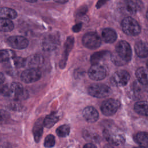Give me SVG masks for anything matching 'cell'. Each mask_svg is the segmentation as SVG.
Returning a JSON list of instances; mask_svg holds the SVG:
<instances>
[{
	"instance_id": "obj_22",
	"label": "cell",
	"mask_w": 148,
	"mask_h": 148,
	"mask_svg": "<svg viewBox=\"0 0 148 148\" xmlns=\"http://www.w3.org/2000/svg\"><path fill=\"white\" fill-rule=\"evenodd\" d=\"M134 110L136 113L143 116H148V102L141 101L137 102L134 105Z\"/></svg>"
},
{
	"instance_id": "obj_18",
	"label": "cell",
	"mask_w": 148,
	"mask_h": 148,
	"mask_svg": "<svg viewBox=\"0 0 148 148\" xmlns=\"http://www.w3.org/2000/svg\"><path fill=\"white\" fill-rule=\"evenodd\" d=\"M43 120L42 119H39L35 123L32 128V134L34 135V140L38 142L42 136L43 129Z\"/></svg>"
},
{
	"instance_id": "obj_38",
	"label": "cell",
	"mask_w": 148,
	"mask_h": 148,
	"mask_svg": "<svg viewBox=\"0 0 148 148\" xmlns=\"http://www.w3.org/2000/svg\"><path fill=\"white\" fill-rule=\"evenodd\" d=\"M26 1H28V2H34L35 1H36V0H25Z\"/></svg>"
},
{
	"instance_id": "obj_33",
	"label": "cell",
	"mask_w": 148,
	"mask_h": 148,
	"mask_svg": "<svg viewBox=\"0 0 148 148\" xmlns=\"http://www.w3.org/2000/svg\"><path fill=\"white\" fill-rule=\"evenodd\" d=\"M82 24L81 23H78L75 24L73 27H72V30L73 32H77L79 31H80L81 28H82Z\"/></svg>"
},
{
	"instance_id": "obj_17",
	"label": "cell",
	"mask_w": 148,
	"mask_h": 148,
	"mask_svg": "<svg viewBox=\"0 0 148 148\" xmlns=\"http://www.w3.org/2000/svg\"><path fill=\"white\" fill-rule=\"evenodd\" d=\"M135 51L137 56L140 58L148 57V43L138 41L135 45Z\"/></svg>"
},
{
	"instance_id": "obj_27",
	"label": "cell",
	"mask_w": 148,
	"mask_h": 148,
	"mask_svg": "<svg viewBox=\"0 0 148 148\" xmlns=\"http://www.w3.org/2000/svg\"><path fill=\"white\" fill-rule=\"evenodd\" d=\"M15 57V53L11 50H0V62L8 61Z\"/></svg>"
},
{
	"instance_id": "obj_40",
	"label": "cell",
	"mask_w": 148,
	"mask_h": 148,
	"mask_svg": "<svg viewBox=\"0 0 148 148\" xmlns=\"http://www.w3.org/2000/svg\"><path fill=\"white\" fill-rule=\"evenodd\" d=\"M134 148H146V147H134Z\"/></svg>"
},
{
	"instance_id": "obj_34",
	"label": "cell",
	"mask_w": 148,
	"mask_h": 148,
	"mask_svg": "<svg viewBox=\"0 0 148 148\" xmlns=\"http://www.w3.org/2000/svg\"><path fill=\"white\" fill-rule=\"evenodd\" d=\"M109 0H99L98 1V2L97 3L96 5V7L97 8H101L102 6H103L106 2H108Z\"/></svg>"
},
{
	"instance_id": "obj_23",
	"label": "cell",
	"mask_w": 148,
	"mask_h": 148,
	"mask_svg": "<svg viewBox=\"0 0 148 148\" xmlns=\"http://www.w3.org/2000/svg\"><path fill=\"white\" fill-rule=\"evenodd\" d=\"M17 17L16 12L11 8H0V18L14 19Z\"/></svg>"
},
{
	"instance_id": "obj_37",
	"label": "cell",
	"mask_w": 148,
	"mask_h": 148,
	"mask_svg": "<svg viewBox=\"0 0 148 148\" xmlns=\"http://www.w3.org/2000/svg\"><path fill=\"white\" fill-rule=\"evenodd\" d=\"M56 2L58 3H66L69 0H54Z\"/></svg>"
},
{
	"instance_id": "obj_29",
	"label": "cell",
	"mask_w": 148,
	"mask_h": 148,
	"mask_svg": "<svg viewBox=\"0 0 148 148\" xmlns=\"http://www.w3.org/2000/svg\"><path fill=\"white\" fill-rule=\"evenodd\" d=\"M70 132V127L66 124L62 125L56 130V134L60 137H65L68 136Z\"/></svg>"
},
{
	"instance_id": "obj_11",
	"label": "cell",
	"mask_w": 148,
	"mask_h": 148,
	"mask_svg": "<svg viewBox=\"0 0 148 148\" xmlns=\"http://www.w3.org/2000/svg\"><path fill=\"white\" fill-rule=\"evenodd\" d=\"M10 97L16 101L25 99L28 96L27 90L24 88L20 83L13 82L10 83Z\"/></svg>"
},
{
	"instance_id": "obj_21",
	"label": "cell",
	"mask_w": 148,
	"mask_h": 148,
	"mask_svg": "<svg viewBox=\"0 0 148 148\" xmlns=\"http://www.w3.org/2000/svg\"><path fill=\"white\" fill-rule=\"evenodd\" d=\"M110 54V52L106 50H103L94 53L91 55L90 57V62L92 65L99 64L101 61L105 60Z\"/></svg>"
},
{
	"instance_id": "obj_24",
	"label": "cell",
	"mask_w": 148,
	"mask_h": 148,
	"mask_svg": "<svg viewBox=\"0 0 148 148\" xmlns=\"http://www.w3.org/2000/svg\"><path fill=\"white\" fill-rule=\"evenodd\" d=\"M135 140L140 146L148 147V133L146 132H138L135 137Z\"/></svg>"
},
{
	"instance_id": "obj_4",
	"label": "cell",
	"mask_w": 148,
	"mask_h": 148,
	"mask_svg": "<svg viewBox=\"0 0 148 148\" xmlns=\"http://www.w3.org/2000/svg\"><path fill=\"white\" fill-rule=\"evenodd\" d=\"M88 92L92 97L102 98L109 96L112 93V90L108 86L105 84L94 83L88 87Z\"/></svg>"
},
{
	"instance_id": "obj_31",
	"label": "cell",
	"mask_w": 148,
	"mask_h": 148,
	"mask_svg": "<svg viewBox=\"0 0 148 148\" xmlns=\"http://www.w3.org/2000/svg\"><path fill=\"white\" fill-rule=\"evenodd\" d=\"M55 145V137L53 135H47L44 142V146L47 148H50L54 146Z\"/></svg>"
},
{
	"instance_id": "obj_6",
	"label": "cell",
	"mask_w": 148,
	"mask_h": 148,
	"mask_svg": "<svg viewBox=\"0 0 148 148\" xmlns=\"http://www.w3.org/2000/svg\"><path fill=\"white\" fill-rule=\"evenodd\" d=\"M130 79L129 73L125 70H119L115 72L110 78L111 83L117 87L125 86Z\"/></svg>"
},
{
	"instance_id": "obj_41",
	"label": "cell",
	"mask_w": 148,
	"mask_h": 148,
	"mask_svg": "<svg viewBox=\"0 0 148 148\" xmlns=\"http://www.w3.org/2000/svg\"><path fill=\"white\" fill-rule=\"evenodd\" d=\"M146 66H147V68H148V61H147V62H146Z\"/></svg>"
},
{
	"instance_id": "obj_30",
	"label": "cell",
	"mask_w": 148,
	"mask_h": 148,
	"mask_svg": "<svg viewBox=\"0 0 148 148\" xmlns=\"http://www.w3.org/2000/svg\"><path fill=\"white\" fill-rule=\"evenodd\" d=\"M0 94L10 97L11 90H10V84H4L0 85Z\"/></svg>"
},
{
	"instance_id": "obj_7",
	"label": "cell",
	"mask_w": 148,
	"mask_h": 148,
	"mask_svg": "<svg viewBox=\"0 0 148 148\" xmlns=\"http://www.w3.org/2000/svg\"><path fill=\"white\" fill-rule=\"evenodd\" d=\"M120 103L119 101L110 98L104 101L101 106V110L102 113L105 116H112L116 113Z\"/></svg>"
},
{
	"instance_id": "obj_35",
	"label": "cell",
	"mask_w": 148,
	"mask_h": 148,
	"mask_svg": "<svg viewBox=\"0 0 148 148\" xmlns=\"http://www.w3.org/2000/svg\"><path fill=\"white\" fill-rule=\"evenodd\" d=\"M83 148H97V147L92 143H87L84 146Z\"/></svg>"
},
{
	"instance_id": "obj_13",
	"label": "cell",
	"mask_w": 148,
	"mask_h": 148,
	"mask_svg": "<svg viewBox=\"0 0 148 148\" xmlns=\"http://www.w3.org/2000/svg\"><path fill=\"white\" fill-rule=\"evenodd\" d=\"M73 43H74V38L72 36H69L66 39L64 45V52H63L61 61L60 62V67L61 68H65L66 65V61L68 60V55L71 50L72 49Z\"/></svg>"
},
{
	"instance_id": "obj_25",
	"label": "cell",
	"mask_w": 148,
	"mask_h": 148,
	"mask_svg": "<svg viewBox=\"0 0 148 148\" xmlns=\"http://www.w3.org/2000/svg\"><path fill=\"white\" fill-rule=\"evenodd\" d=\"M14 28V24L10 19L0 18V31L9 32Z\"/></svg>"
},
{
	"instance_id": "obj_10",
	"label": "cell",
	"mask_w": 148,
	"mask_h": 148,
	"mask_svg": "<svg viewBox=\"0 0 148 148\" xmlns=\"http://www.w3.org/2000/svg\"><path fill=\"white\" fill-rule=\"evenodd\" d=\"M41 77V72L38 68H28L21 74L22 81L26 83H31L38 81Z\"/></svg>"
},
{
	"instance_id": "obj_2",
	"label": "cell",
	"mask_w": 148,
	"mask_h": 148,
	"mask_svg": "<svg viewBox=\"0 0 148 148\" xmlns=\"http://www.w3.org/2000/svg\"><path fill=\"white\" fill-rule=\"evenodd\" d=\"M103 135L108 142L115 146L122 145L125 140L124 134L117 128H105L103 131Z\"/></svg>"
},
{
	"instance_id": "obj_19",
	"label": "cell",
	"mask_w": 148,
	"mask_h": 148,
	"mask_svg": "<svg viewBox=\"0 0 148 148\" xmlns=\"http://www.w3.org/2000/svg\"><path fill=\"white\" fill-rule=\"evenodd\" d=\"M101 36L103 40L108 43H113L117 39V34L115 31L109 28H104L102 31Z\"/></svg>"
},
{
	"instance_id": "obj_5",
	"label": "cell",
	"mask_w": 148,
	"mask_h": 148,
	"mask_svg": "<svg viewBox=\"0 0 148 148\" xmlns=\"http://www.w3.org/2000/svg\"><path fill=\"white\" fill-rule=\"evenodd\" d=\"M83 45L90 49H95L99 47L101 44V39L99 35L93 32L86 34L82 39Z\"/></svg>"
},
{
	"instance_id": "obj_39",
	"label": "cell",
	"mask_w": 148,
	"mask_h": 148,
	"mask_svg": "<svg viewBox=\"0 0 148 148\" xmlns=\"http://www.w3.org/2000/svg\"><path fill=\"white\" fill-rule=\"evenodd\" d=\"M146 18H147V19L148 20V9H147V12H146Z\"/></svg>"
},
{
	"instance_id": "obj_14",
	"label": "cell",
	"mask_w": 148,
	"mask_h": 148,
	"mask_svg": "<svg viewBox=\"0 0 148 148\" xmlns=\"http://www.w3.org/2000/svg\"><path fill=\"white\" fill-rule=\"evenodd\" d=\"M44 62L43 57L40 54H33L25 59V66L29 68H38Z\"/></svg>"
},
{
	"instance_id": "obj_26",
	"label": "cell",
	"mask_w": 148,
	"mask_h": 148,
	"mask_svg": "<svg viewBox=\"0 0 148 148\" xmlns=\"http://www.w3.org/2000/svg\"><path fill=\"white\" fill-rule=\"evenodd\" d=\"M58 117L55 113H51L43 119V125L45 127L50 128L58 121Z\"/></svg>"
},
{
	"instance_id": "obj_28",
	"label": "cell",
	"mask_w": 148,
	"mask_h": 148,
	"mask_svg": "<svg viewBox=\"0 0 148 148\" xmlns=\"http://www.w3.org/2000/svg\"><path fill=\"white\" fill-rule=\"evenodd\" d=\"M8 61H9V66H12L11 68L17 69L25 66V59L21 57H14Z\"/></svg>"
},
{
	"instance_id": "obj_20",
	"label": "cell",
	"mask_w": 148,
	"mask_h": 148,
	"mask_svg": "<svg viewBox=\"0 0 148 148\" xmlns=\"http://www.w3.org/2000/svg\"><path fill=\"white\" fill-rule=\"evenodd\" d=\"M135 75L140 83L143 85H148V68L140 67L136 70Z\"/></svg>"
},
{
	"instance_id": "obj_1",
	"label": "cell",
	"mask_w": 148,
	"mask_h": 148,
	"mask_svg": "<svg viewBox=\"0 0 148 148\" xmlns=\"http://www.w3.org/2000/svg\"><path fill=\"white\" fill-rule=\"evenodd\" d=\"M132 57V50L130 44L125 41L121 40L116 45L114 51L110 54L113 63L117 66L124 65L129 62Z\"/></svg>"
},
{
	"instance_id": "obj_12",
	"label": "cell",
	"mask_w": 148,
	"mask_h": 148,
	"mask_svg": "<svg viewBox=\"0 0 148 148\" xmlns=\"http://www.w3.org/2000/svg\"><path fill=\"white\" fill-rule=\"evenodd\" d=\"M8 43L12 48L23 49L28 46L29 42L22 36H12L8 39Z\"/></svg>"
},
{
	"instance_id": "obj_32",
	"label": "cell",
	"mask_w": 148,
	"mask_h": 148,
	"mask_svg": "<svg viewBox=\"0 0 148 148\" xmlns=\"http://www.w3.org/2000/svg\"><path fill=\"white\" fill-rule=\"evenodd\" d=\"M10 118L9 113L4 110H0V125L6 123Z\"/></svg>"
},
{
	"instance_id": "obj_3",
	"label": "cell",
	"mask_w": 148,
	"mask_h": 148,
	"mask_svg": "<svg viewBox=\"0 0 148 148\" xmlns=\"http://www.w3.org/2000/svg\"><path fill=\"white\" fill-rule=\"evenodd\" d=\"M121 27L123 32L130 36H136L140 32L139 23L131 17H127L123 20Z\"/></svg>"
},
{
	"instance_id": "obj_16",
	"label": "cell",
	"mask_w": 148,
	"mask_h": 148,
	"mask_svg": "<svg viewBox=\"0 0 148 148\" xmlns=\"http://www.w3.org/2000/svg\"><path fill=\"white\" fill-rule=\"evenodd\" d=\"M83 116L88 123H95L97 121L99 114L97 110L92 106L86 107L83 110Z\"/></svg>"
},
{
	"instance_id": "obj_8",
	"label": "cell",
	"mask_w": 148,
	"mask_h": 148,
	"mask_svg": "<svg viewBox=\"0 0 148 148\" xmlns=\"http://www.w3.org/2000/svg\"><path fill=\"white\" fill-rule=\"evenodd\" d=\"M106 69L99 64H92L88 71L89 77L93 80H102L106 76Z\"/></svg>"
},
{
	"instance_id": "obj_15",
	"label": "cell",
	"mask_w": 148,
	"mask_h": 148,
	"mask_svg": "<svg viewBox=\"0 0 148 148\" xmlns=\"http://www.w3.org/2000/svg\"><path fill=\"white\" fill-rule=\"evenodd\" d=\"M143 7L144 5L141 0H125V8L131 14L140 11Z\"/></svg>"
},
{
	"instance_id": "obj_36",
	"label": "cell",
	"mask_w": 148,
	"mask_h": 148,
	"mask_svg": "<svg viewBox=\"0 0 148 148\" xmlns=\"http://www.w3.org/2000/svg\"><path fill=\"white\" fill-rule=\"evenodd\" d=\"M4 80H5V76L2 73L0 72V85L3 83Z\"/></svg>"
},
{
	"instance_id": "obj_9",
	"label": "cell",
	"mask_w": 148,
	"mask_h": 148,
	"mask_svg": "<svg viewBox=\"0 0 148 148\" xmlns=\"http://www.w3.org/2000/svg\"><path fill=\"white\" fill-rule=\"evenodd\" d=\"M60 45L59 38L54 34H49L45 36L42 42V47L46 51L56 50Z\"/></svg>"
}]
</instances>
